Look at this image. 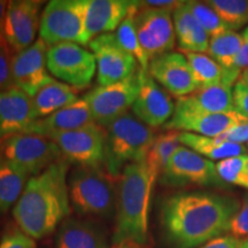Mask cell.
<instances>
[{
  "mask_svg": "<svg viewBox=\"0 0 248 248\" xmlns=\"http://www.w3.org/2000/svg\"><path fill=\"white\" fill-rule=\"evenodd\" d=\"M240 207L234 197L207 191L178 192L167 197L160 208L163 233L175 248H198L228 233Z\"/></svg>",
  "mask_w": 248,
  "mask_h": 248,
  "instance_id": "6da1fadb",
  "label": "cell"
},
{
  "mask_svg": "<svg viewBox=\"0 0 248 248\" xmlns=\"http://www.w3.org/2000/svg\"><path fill=\"white\" fill-rule=\"evenodd\" d=\"M69 162L62 157L28 181L13 208L18 228L35 240L48 237L70 214Z\"/></svg>",
  "mask_w": 248,
  "mask_h": 248,
  "instance_id": "7a4b0ae2",
  "label": "cell"
},
{
  "mask_svg": "<svg viewBox=\"0 0 248 248\" xmlns=\"http://www.w3.org/2000/svg\"><path fill=\"white\" fill-rule=\"evenodd\" d=\"M119 178L113 243L117 246L145 245L148 239L152 191L157 178L144 161L128 164Z\"/></svg>",
  "mask_w": 248,
  "mask_h": 248,
  "instance_id": "3957f363",
  "label": "cell"
},
{
  "mask_svg": "<svg viewBox=\"0 0 248 248\" xmlns=\"http://www.w3.org/2000/svg\"><path fill=\"white\" fill-rule=\"evenodd\" d=\"M154 132L132 114L125 113L106 128L105 161L107 172L120 177L128 164L142 162L154 141Z\"/></svg>",
  "mask_w": 248,
  "mask_h": 248,
  "instance_id": "277c9868",
  "label": "cell"
},
{
  "mask_svg": "<svg viewBox=\"0 0 248 248\" xmlns=\"http://www.w3.org/2000/svg\"><path fill=\"white\" fill-rule=\"evenodd\" d=\"M70 202L77 213L110 218L116 212L117 188L99 167H77L68 179Z\"/></svg>",
  "mask_w": 248,
  "mask_h": 248,
  "instance_id": "5b68a950",
  "label": "cell"
},
{
  "mask_svg": "<svg viewBox=\"0 0 248 248\" xmlns=\"http://www.w3.org/2000/svg\"><path fill=\"white\" fill-rule=\"evenodd\" d=\"M39 38L46 45L75 43L89 45L85 29V0H52L40 16Z\"/></svg>",
  "mask_w": 248,
  "mask_h": 248,
  "instance_id": "8992f818",
  "label": "cell"
},
{
  "mask_svg": "<svg viewBox=\"0 0 248 248\" xmlns=\"http://www.w3.org/2000/svg\"><path fill=\"white\" fill-rule=\"evenodd\" d=\"M0 152L6 161L20 167L31 177L62 159L58 145L52 139L30 133H20L2 140Z\"/></svg>",
  "mask_w": 248,
  "mask_h": 248,
  "instance_id": "52a82bcc",
  "label": "cell"
},
{
  "mask_svg": "<svg viewBox=\"0 0 248 248\" xmlns=\"http://www.w3.org/2000/svg\"><path fill=\"white\" fill-rule=\"evenodd\" d=\"M46 66L55 78L75 89L88 88L97 71V61L92 52L75 43L49 46Z\"/></svg>",
  "mask_w": 248,
  "mask_h": 248,
  "instance_id": "ba28073f",
  "label": "cell"
},
{
  "mask_svg": "<svg viewBox=\"0 0 248 248\" xmlns=\"http://www.w3.org/2000/svg\"><path fill=\"white\" fill-rule=\"evenodd\" d=\"M139 92V69L125 79L106 86H98L86 93L84 100L94 123L107 128L132 107Z\"/></svg>",
  "mask_w": 248,
  "mask_h": 248,
  "instance_id": "9c48e42d",
  "label": "cell"
},
{
  "mask_svg": "<svg viewBox=\"0 0 248 248\" xmlns=\"http://www.w3.org/2000/svg\"><path fill=\"white\" fill-rule=\"evenodd\" d=\"M160 182L169 186H223L216 171V163L190 148L181 146L170 157L168 164L161 173Z\"/></svg>",
  "mask_w": 248,
  "mask_h": 248,
  "instance_id": "30bf717a",
  "label": "cell"
},
{
  "mask_svg": "<svg viewBox=\"0 0 248 248\" xmlns=\"http://www.w3.org/2000/svg\"><path fill=\"white\" fill-rule=\"evenodd\" d=\"M133 21L139 42L150 61L173 48L176 33L171 9L141 7Z\"/></svg>",
  "mask_w": 248,
  "mask_h": 248,
  "instance_id": "8fae6325",
  "label": "cell"
},
{
  "mask_svg": "<svg viewBox=\"0 0 248 248\" xmlns=\"http://www.w3.org/2000/svg\"><path fill=\"white\" fill-rule=\"evenodd\" d=\"M62 157L78 167H99L105 161L106 131L93 123L52 139Z\"/></svg>",
  "mask_w": 248,
  "mask_h": 248,
  "instance_id": "7c38bea8",
  "label": "cell"
},
{
  "mask_svg": "<svg viewBox=\"0 0 248 248\" xmlns=\"http://www.w3.org/2000/svg\"><path fill=\"white\" fill-rule=\"evenodd\" d=\"M97 61L98 82L106 86L125 79L137 71V61L124 49L115 33H104L90 42Z\"/></svg>",
  "mask_w": 248,
  "mask_h": 248,
  "instance_id": "4fadbf2b",
  "label": "cell"
},
{
  "mask_svg": "<svg viewBox=\"0 0 248 248\" xmlns=\"http://www.w3.org/2000/svg\"><path fill=\"white\" fill-rule=\"evenodd\" d=\"M39 0H12L8 2L2 35L14 53L22 52L33 44L40 26Z\"/></svg>",
  "mask_w": 248,
  "mask_h": 248,
  "instance_id": "5bb4252c",
  "label": "cell"
},
{
  "mask_svg": "<svg viewBox=\"0 0 248 248\" xmlns=\"http://www.w3.org/2000/svg\"><path fill=\"white\" fill-rule=\"evenodd\" d=\"M248 122V119L238 113H199L176 108L173 115L163 125L164 129L179 132H190L204 137L217 138L234 126Z\"/></svg>",
  "mask_w": 248,
  "mask_h": 248,
  "instance_id": "9a60e30c",
  "label": "cell"
},
{
  "mask_svg": "<svg viewBox=\"0 0 248 248\" xmlns=\"http://www.w3.org/2000/svg\"><path fill=\"white\" fill-rule=\"evenodd\" d=\"M133 115L150 128L164 125L171 119L175 104L148 71L139 69V92L131 107Z\"/></svg>",
  "mask_w": 248,
  "mask_h": 248,
  "instance_id": "2e32d148",
  "label": "cell"
},
{
  "mask_svg": "<svg viewBox=\"0 0 248 248\" xmlns=\"http://www.w3.org/2000/svg\"><path fill=\"white\" fill-rule=\"evenodd\" d=\"M148 74L157 84L177 98L186 97L199 89L187 60L178 52H168L152 59Z\"/></svg>",
  "mask_w": 248,
  "mask_h": 248,
  "instance_id": "e0dca14e",
  "label": "cell"
},
{
  "mask_svg": "<svg viewBox=\"0 0 248 248\" xmlns=\"http://www.w3.org/2000/svg\"><path fill=\"white\" fill-rule=\"evenodd\" d=\"M47 48L48 46L38 38L28 48L14 54L12 68L14 85L30 97L53 79L46 66Z\"/></svg>",
  "mask_w": 248,
  "mask_h": 248,
  "instance_id": "ac0fdd59",
  "label": "cell"
},
{
  "mask_svg": "<svg viewBox=\"0 0 248 248\" xmlns=\"http://www.w3.org/2000/svg\"><path fill=\"white\" fill-rule=\"evenodd\" d=\"M140 8V1L133 0H85V29L90 42L115 31L129 15H135Z\"/></svg>",
  "mask_w": 248,
  "mask_h": 248,
  "instance_id": "d6986e66",
  "label": "cell"
},
{
  "mask_svg": "<svg viewBox=\"0 0 248 248\" xmlns=\"http://www.w3.org/2000/svg\"><path fill=\"white\" fill-rule=\"evenodd\" d=\"M36 121L32 99L16 86L0 92V142L24 133Z\"/></svg>",
  "mask_w": 248,
  "mask_h": 248,
  "instance_id": "ffe728a7",
  "label": "cell"
},
{
  "mask_svg": "<svg viewBox=\"0 0 248 248\" xmlns=\"http://www.w3.org/2000/svg\"><path fill=\"white\" fill-rule=\"evenodd\" d=\"M94 123L90 108L84 99L55 111L47 117L33 121L24 133L53 139L63 133L84 128Z\"/></svg>",
  "mask_w": 248,
  "mask_h": 248,
  "instance_id": "44dd1931",
  "label": "cell"
},
{
  "mask_svg": "<svg viewBox=\"0 0 248 248\" xmlns=\"http://www.w3.org/2000/svg\"><path fill=\"white\" fill-rule=\"evenodd\" d=\"M57 248H108L104 229L90 219L68 217L59 226Z\"/></svg>",
  "mask_w": 248,
  "mask_h": 248,
  "instance_id": "7402d4cb",
  "label": "cell"
},
{
  "mask_svg": "<svg viewBox=\"0 0 248 248\" xmlns=\"http://www.w3.org/2000/svg\"><path fill=\"white\" fill-rule=\"evenodd\" d=\"M175 107L199 113L234 111L233 90L224 84L200 88L186 97L177 98Z\"/></svg>",
  "mask_w": 248,
  "mask_h": 248,
  "instance_id": "603a6c76",
  "label": "cell"
},
{
  "mask_svg": "<svg viewBox=\"0 0 248 248\" xmlns=\"http://www.w3.org/2000/svg\"><path fill=\"white\" fill-rule=\"evenodd\" d=\"M172 20L182 52L203 53L208 51L210 37L191 13L185 1L173 9Z\"/></svg>",
  "mask_w": 248,
  "mask_h": 248,
  "instance_id": "cb8c5ba5",
  "label": "cell"
},
{
  "mask_svg": "<svg viewBox=\"0 0 248 248\" xmlns=\"http://www.w3.org/2000/svg\"><path fill=\"white\" fill-rule=\"evenodd\" d=\"M31 99L36 120L52 115L55 111L78 100L76 92L71 86L55 79H52L40 88Z\"/></svg>",
  "mask_w": 248,
  "mask_h": 248,
  "instance_id": "d4e9b609",
  "label": "cell"
},
{
  "mask_svg": "<svg viewBox=\"0 0 248 248\" xmlns=\"http://www.w3.org/2000/svg\"><path fill=\"white\" fill-rule=\"evenodd\" d=\"M179 140L183 146L190 148L210 161H223L238 155L246 154V148L241 144L221 140L218 138L204 137L190 132H181Z\"/></svg>",
  "mask_w": 248,
  "mask_h": 248,
  "instance_id": "484cf974",
  "label": "cell"
},
{
  "mask_svg": "<svg viewBox=\"0 0 248 248\" xmlns=\"http://www.w3.org/2000/svg\"><path fill=\"white\" fill-rule=\"evenodd\" d=\"M30 176L20 167L0 160V215L7 213L20 199Z\"/></svg>",
  "mask_w": 248,
  "mask_h": 248,
  "instance_id": "4316f807",
  "label": "cell"
},
{
  "mask_svg": "<svg viewBox=\"0 0 248 248\" xmlns=\"http://www.w3.org/2000/svg\"><path fill=\"white\" fill-rule=\"evenodd\" d=\"M179 136H181L179 131L170 130L169 132L161 133L154 138L153 144H152L144 162L146 163L150 171L156 178H159V176L163 172L170 157L172 156L176 150L182 146Z\"/></svg>",
  "mask_w": 248,
  "mask_h": 248,
  "instance_id": "83f0119b",
  "label": "cell"
},
{
  "mask_svg": "<svg viewBox=\"0 0 248 248\" xmlns=\"http://www.w3.org/2000/svg\"><path fill=\"white\" fill-rule=\"evenodd\" d=\"M243 36L233 30H226L219 35L210 37L208 54L225 70L233 69L235 59L243 46Z\"/></svg>",
  "mask_w": 248,
  "mask_h": 248,
  "instance_id": "f1b7e54d",
  "label": "cell"
},
{
  "mask_svg": "<svg viewBox=\"0 0 248 248\" xmlns=\"http://www.w3.org/2000/svg\"><path fill=\"white\" fill-rule=\"evenodd\" d=\"M183 54L190 64L192 73L199 84V89L222 84L225 69L209 55L194 52H183Z\"/></svg>",
  "mask_w": 248,
  "mask_h": 248,
  "instance_id": "f546056e",
  "label": "cell"
},
{
  "mask_svg": "<svg viewBox=\"0 0 248 248\" xmlns=\"http://www.w3.org/2000/svg\"><path fill=\"white\" fill-rule=\"evenodd\" d=\"M230 30L248 23V0H209L206 1Z\"/></svg>",
  "mask_w": 248,
  "mask_h": 248,
  "instance_id": "4dcf8cb0",
  "label": "cell"
},
{
  "mask_svg": "<svg viewBox=\"0 0 248 248\" xmlns=\"http://www.w3.org/2000/svg\"><path fill=\"white\" fill-rule=\"evenodd\" d=\"M133 16H135V15H129V16L120 24L115 35L121 46H122L129 54H131L132 57L136 59L137 63H139V66H140V69L148 71L150 59H148L146 52L144 51V48H142L140 42H139L138 39Z\"/></svg>",
  "mask_w": 248,
  "mask_h": 248,
  "instance_id": "1f68e13d",
  "label": "cell"
},
{
  "mask_svg": "<svg viewBox=\"0 0 248 248\" xmlns=\"http://www.w3.org/2000/svg\"><path fill=\"white\" fill-rule=\"evenodd\" d=\"M216 171L224 184L248 190V154L219 161L216 163Z\"/></svg>",
  "mask_w": 248,
  "mask_h": 248,
  "instance_id": "d6a6232c",
  "label": "cell"
},
{
  "mask_svg": "<svg viewBox=\"0 0 248 248\" xmlns=\"http://www.w3.org/2000/svg\"><path fill=\"white\" fill-rule=\"evenodd\" d=\"M187 8L197 18L200 26L203 28L204 31L208 33L209 37H214L224 32L226 30H230L225 26V23L221 20V17L206 1H185Z\"/></svg>",
  "mask_w": 248,
  "mask_h": 248,
  "instance_id": "836d02e7",
  "label": "cell"
},
{
  "mask_svg": "<svg viewBox=\"0 0 248 248\" xmlns=\"http://www.w3.org/2000/svg\"><path fill=\"white\" fill-rule=\"evenodd\" d=\"M13 58L14 52L9 47L6 40L0 45V92L14 88L13 82Z\"/></svg>",
  "mask_w": 248,
  "mask_h": 248,
  "instance_id": "e575fe53",
  "label": "cell"
},
{
  "mask_svg": "<svg viewBox=\"0 0 248 248\" xmlns=\"http://www.w3.org/2000/svg\"><path fill=\"white\" fill-rule=\"evenodd\" d=\"M228 233L240 241L248 238V194L245 195L239 209L231 219Z\"/></svg>",
  "mask_w": 248,
  "mask_h": 248,
  "instance_id": "d590c367",
  "label": "cell"
},
{
  "mask_svg": "<svg viewBox=\"0 0 248 248\" xmlns=\"http://www.w3.org/2000/svg\"><path fill=\"white\" fill-rule=\"evenodd\" d=\"M0 248H37V244L20 228H9L1 235Z\"/></svg>",
  "mask_w": 248,
  "mask_h": 248,
  "instance_id": "8d00e7d4",
  "label": "cell"
},
{
  "mask_svg": "<svg viewBox=\"0 0 248 248\" xmlns=\"http://www.w3.org/2000/svg\"><path fill=\"white\" fill-rule=\"evenodd\" d=\"M233 102L235 111L248 119V85L240 79L233 86Z\"/></svg>",
  "mask_w": 248,
  "mask_h": 248,
  "instance_id": "74e56055",
  "label": "cell"
},
{
  "mask_svg": "<svg viewBox=\"0 0 248 248\" xmlns=\"http://www.w3.org/2000/svg\"><path fill=\"white\" fill-rule=\"evenodd\" d=\"M217 138L224 141L234 142V144L248 142V122L241 124V125L234 126V128L230 129Z\"/></svg>",
  "mask_w": 248,
  "mask_h": 248,
  "instance_id": "f35d334b",
  "label": "cell"
},
{
  "mask_svg": "<svg viewBox=\"0 0 248 248\" xmlns=\"http://www.w3.org/2000/svg\"><path fill=\"white\" fill-rule=\"evenodd\" d=\"M243 39H244L243 46H241L239 54H238L237 59H235L233 69L228 70V71H230L231 74H233L234 76L239 77V79H240L241 73L248 68V38L247 37L243 36Z\"/></svg>",
  "mask_w": 248,
  "mask_h": 248,
  "instance_id": "ab89813d",
  "label": "cell"
},
{
  "mask_svg": "<svg viewBox=\"0 0 248 248\" xmlns=\"http://www.w3.org/2000/svg\"><path fill=\"white\" fill-rule=\"evenodd\" d=\"M241 243L243 241L228 234L217 237L215 239L210 240L207 244H204L198 248H239Z\"/></svg>",
  "mask_w": 248,
  "mask_h": 248,
  "instance_id": "60d3db41",
  "label": "cell"
},
{
  "mask_svg": "<svg viewBox=\"0 0 248 248\" xmlns=\"http://www.w3.org/2000/svg\"><path fill=\"white\" fill-rule=\"evenodd\" d=\"M183 1H175V0H146V1H140L141 7L150 8H166L173 11L178 7Z\"/></svg>",
  "mask_w": 248,
  "mask_h": 248,
  "instance_id": "b9f144b4",
  "label": "cell"
},
{
  "mask_svg": "<svg viewBox=\"0 0 248 248\" xmlns=\"http://www.w3.org/2000/svg\"><path fill=\"white\" fill-rule=\"evenodd\" d=\"M8 2L6 0H0V31H2V27H4L6 13H7Z\"/></svg>",
  "mask_w": 248,
  "mask_h": 248,
  "instance_id": "7bdbcfd3",
  "label": "cell"
},
{
  "mask_svg": "<svg viewBox=\"0 0 248 248\" xmlns=\"http://www.w3.org/2000/svg\"><path fill=\"white\" fill-rule=\"evenodd\" d=\"M240 80H241V82H244L245 84L248 85V68H247V69H245L243 73H241Z\"/></svg>",
  "mask_w": 248,
  "mask_h": 248,
  "instance_id": "ee69618b",
  "label": "cell"
},
{
  "mask_svg": "<svg viewBox=\"0 0 248 248\" xmlns=\"http://www.w3.org/2000/svg\"><path fill=\"white\" fill-rule=\"evenodd\" d=\"M116 248H138L135 245H123V246H117Z\"/></svg>",
  "mask_w": 248,
  "mask_h": 248,
  "instance_id": "f6af8a7d",
  "label": "cell"
},
{
  "mask_svg": "<svg viewBox=\"0 0 248 248\" xmlns=\"http://www.w3.org/2000/svg\"><path fill=\"white\" fill-rule=\"evenodd\" d=\"M239 248H248V239L247 240H244L241 245L239 246Z\"/></svg>",
  "mask_w": 248,
  "mask_h": 248,
  "instance_id": "bcb514c9",
  "label": "cell"
},
{
  "mask_svg": "<svg viewBox=\"0 0 248 248\" xmlns=\"http://www.w3.org/2000/svg\"><path fill=\"white\" fill-rule=\"evenodd\" d=\"M4 42H5L4 35H2V31H0V45H1Z\"/></svg>",
  "mask_w": 248,
  "mask_h": 248,
  "instance_id": "7dc6e473",
  "label": "cell"
},
{
  "mask_svg": "<svg viewBox=\"0 0 248 248\" xmlns=\"http://www.w3.org/2000/svg\"><path fill=\"white\" fill-rule=\"evenodd\" d=\"M241 35H243L244 37H247V38H248V27L246 28V29H245V30H244V32H243V33H241Z\"/></svg>",
  "mask_w": 248,
  "mask_h": 248,
  "instance_id": "c3c4849f",
  "label": "cell"
},
{
  "mask_svg": "<svg viewBox=\"0 0 248 248\" xmlns=\"http://www.w3.org/2000/svg\"><path fill=\"white\" fill-rule=\"evenodd\" d=\"M2 159V155H1V152H0V160Z\"/></svg>",
  "mask_w": 248,
  "mask_h": 248,
  "instance_id": "681fc988",
  "label": "cell"
},
{
  "mask_svg": "<svg viewBox=\"0 0 248 248\" xmlns=\"http://www.w3.org/2000/svg\"><path fill=\"white\" fill-rule=\"evenodd\" d=\"M247 147H248V145H247Z\"/></svg>",
  "mask_w": 248,
  "mask_h": 248,
  "instance_id": "f907efd6",
  "label": "cell"
}]
</instances>
